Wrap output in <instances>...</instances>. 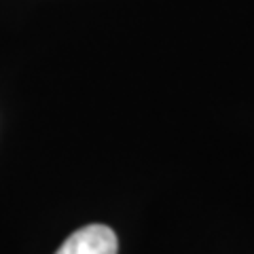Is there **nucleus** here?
<instances>
[{
	"label": "nucleus",
	"instance_id": "1",
	"mask_svg": "<svg viewBox=\"0 0 254 254\" xmlns=\"http://www.w3.org/2000/svg\"><path fill=\"white\" fill-rule=\"evenodd\" d=\"M117 233L106 225H87L60 246L55 254H117Z\"/></svg>",
	"mask_w": 254,
	"mask_h": 254
}]
</instances>
